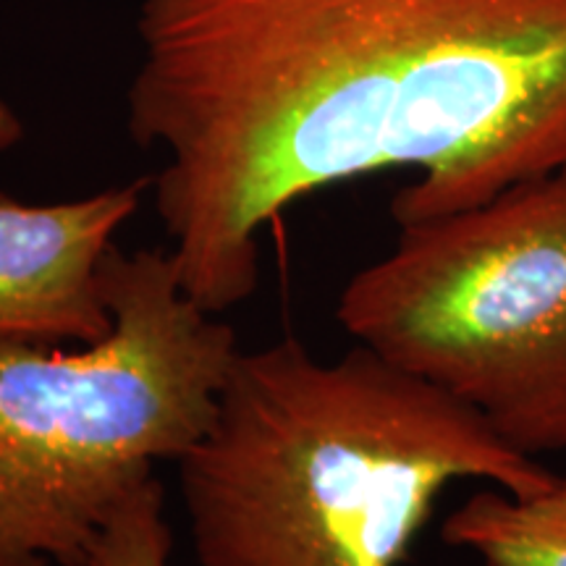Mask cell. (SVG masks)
Wrapping results in <instances>:
<instances>
[{"label": "cell", "mask_w": 566, "mask_h": 566, "mask_svg": "<svg viewBox=\"0 0 566 566\" xmlns=\"http://www.w3.org/2000/svg\"><path fill=\"white\" fill-rule=\"evenodd\" d=\"M129 134L163 147L155 210L184 294L260 283L283 208L386 168L399 226L566 168V0H142Z\"/></svg>", "instance_id": "obj_1"}, {"label": "cell", "mask_w": 566, "mask_h": 566, "mask_svg": "<svg viewBox=\"0 0 566 566\" xmlns=\"http://www.w3.org/2000/svg\"><path fill=\"white\" fill-rule=\"evenodd\" d=\"M176 467L200 566H399L454 480L556 475L367 346L325 363L294 336L239 349Z\"/></svg>", "instance_id": "obj_2"}, {"label": "cell", "mask_w": 566, "mask_h": 566, "mask_svg": "<svg viewBox=\"0 0 566 566\" xmlns=\"http://www.w3.org/2000/svg\"><path fill=\"white\" fill-rule=\"evenodd\" d=\"M113 334L0 342V566H84L111 516L216 412L237 334L184 294L171 250L103 258Z\"/></svg>", "instance_id": "obj_3"}, {"label": "cell", "mask_w": 566, "mask_h": 566, "mask_svg": "<svg viewBox=\"0 0 566 566\" xmlns=\"http://www.w3.org/2000/svg\"><path fill=\"white\" fill-rule=\"evenodd\" d=\"M336 317L520 454L566 451V168L399 226L394 250L346 283Z\"/></svg>", "instance_id": "obj_4"}, {"label": "cell", "mask_w": 566, "mask_h": 566, "mask_svg": "<svg viewBox=\"0 0 566 566\" xmlns=\"http://www.w3.org/2000/svg\"><path fill=\"white\" fill-rule=\"evenodd\" d=\"M150 184L59 205L0 192V342L90 346L113 334L103 258Z\"/></svg>", "instance_id": "obj_5"}, {"label": "cell", "mask_w": 566, "mask_h": 566, "mask_svg": "<svg viewBox=\"0 0 566 566\" xmlns=\"http://www.w3.org/2000/svg\"><path fill=\"white\" fill-rule=\"evenodd\" d=\"M441 537L483 566H566V472L533 493L480 488L446 516Z\"/></svg>", "instance_id": "obj_6"}, {"label": "cell", "mask_w": 566, "mask_h": 566, "mask_svg": "<svg viewBox=\"0 0 566 566\" xmlns=\"http://www.w3.org/2000/svg\"><path fill=\"white\" fill-rule=\"evenodd\" d=\"M163 509L160 480H147L111 516L84 566H168L174 535Z\"/></svg>", "instance_id": "obj_7"}, {"label": "cell", "mask_w": 566, "mask_h": 566, "mask_svg": "<svg viewBox=\"0 0 566 566\" xmlns=\"http://www.w3.org/2000/svg\"><path fill=\"white\" fill-rule=\"evenodd\" d=\"M24 137V124L9 103L0 101V153H9Z\"/></svg>", "instance_id": "obj_8"}]
</instances>
